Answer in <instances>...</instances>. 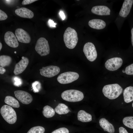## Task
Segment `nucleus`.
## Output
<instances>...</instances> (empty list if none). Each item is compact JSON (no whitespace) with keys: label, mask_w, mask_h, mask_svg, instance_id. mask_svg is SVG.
Instances as JSON below:
<instances>
[{"label":"nucleus","mask_w":133,"mask_h":133,"mask_svg":"<svg viewBox=\"0 0 133 133\" xmlns=\"http://www.w3.org/2000/svg\"><path fill=\"white\" fill-rule=\"evenodd\" d=\"M15 96L19 101L23 104H28L33 100L32 95L28 92L21 90H17L14 92Z\"/></svg>","instance_id":"nucleus-10"},{"label":"nucleus","mask_w":133,"mask_h":133,"mask_svg":"<svg viewBox=\"0 0 133 133\" xmlns=\"http://www.w3.org/2000/svg\"><path fill=\"white\" fill-rule=\"evenodd\" d=\"M14 80L15 81L14 84L16 86H19L21 84L22 81L21 79L17 77H15L14 78Z\"/></svg>","instance_id":"nucleus-31"},{"label":"nucleus","mask_w":133,"mask_h":133,"mask_svg":"<svg viewBox=\"0 0 133 133\" xmlns=\"http://www.w3.org/2000/svg\"><path fill=\"white\" fill-rule=\"evenodd\" d=\"M37 0H24L22 1V4L23 5L29 4Z\"/></svg>","instance_id":"nucleus-32"},{"label":"nucleus","mask_w":133,"mask_h":133,"mask_svg":"<svg viewBox=\"0 0 133 133\" xmlns=\"http://www.w3.org/2000/svg\"><path fill=\"white\" fill-rule=\"evenodd\" d=\"M45 129L40 126L34 127L31 128L27 133H44Z\"/></svg>","instance_id":"nucleus-26"},{"label":"nucleus","mask_w":133,"mask_h":133,"mask_svg":"<svg viewBox=\"0 0 133 133\" xmlns=\"http://www.w3.org/2000/svg\"><path fill=\"white\" fill-rule=\"evenodd\" d=\"M133 3V0H124L119 12V16L123 18L126 17L130 13Z\"/></svg>","instance_id":"nucleus-15"},{"label":"nucleus","mask_w":133,"mask_h":133,"mask_svg":"<svg viewBox=\"0 0 133 133\" xmlns=\"http://www.w3.org/2000/svg\"><path fill=\"white\" fill-rule=\"evenodd\" d=\"M4 102L9 106L14 108H18L20 106L18 101L11 96H6L5 98Z\"/></svg>","instance_id":"nucleus-21"},{"label":"nucleus","mask_w":133,"mask_h":133,"mask_svg":"<svg viewBox=\"0 0 133 133\" xmlns=\"http://www.w3.org/2000/svg\"><path fill=\"white\" fill-rule=\"evenodd\" d=\"M32 87L34 92H38L40 90L41 88L40 83L38 81H35L32 84Z\"/></svg>","instance_id":"nucleus-27"},{"label":"nucleus","mask_w":133,"mask_h":133,"mask_svg":"<svg viewBox=\"0 0 133 133\" xmlns=\"http://www.w3.org/2000/svg\"><path fill=\"white\" fill-rule=\"evenodd\" d=\"M12 59L10 56L3 55L0 56V66L2 67L9 66L11 63Z\"/></svg>","instance_id":"nucleus-24"},{"label":"nucleus","mask_w":133,"mask_h":133,"mask_svg":"<svg viewBox=\"0 0 133 133\" xmlns=\"http://www.w3.org/2000/svg\"><path fill=\"white\" fill-rule=\"evenodd\" d=\"M51 133H69V131L66 128L62 127L54 130Z\"/></svg>","instance_id":"nucleus-29"},{"label":"nucleus","mask_w":133,"mask_h":133,"mask_svg":"<svg viewBox=\"0 0 133 133\" xmlns=\"http://www.w3.org/2000/svg\"><path fill=\"white\" fill-rule=\"evenodd\" d=\"M6 71L5 69L1 66L0 67V74H3Z\"/></svg>","instance_id":"nucleus-36"},{"label":"nucleus","mask_w":133,"mask_h":133,"mask_svg":"<svg viewBox=\"0 0 133 133\" xmlns=\"http://www.w3.org/2000/svg\"><path fill=\"white\" fill-rule=\"evenodd\" d=\"M35 49L41 56L47 55L50 53V49L48 41L43 37H41L37 40Z\"/></svg>","instance_id":"nucleus-5"},{"label":"nucleus","mask_w":133,"mask_h":133,"mask_svg":"<svg viewBox=\"0 0 133 133\" xmlns=\"http://www.w3.org/2000/svg\"><path fill=\"white\" fill-rule=\"evenodd\" d=\"M79 75L75 72L68 71L62 73L57 77L58 82L62 84H66L71 83L77 80Z\"/></svg>","instance_id":"nucleus-6"},{"label":"nucleus","mask_w":133,"mask_h":133,"mask_svg":"<svg viewBox=\"0 0 133 133\" xmlns=\"http://www.w3.org/2000/svg\"><path fill=\"white\" fill-rule=\"evenodd\" d=\"M2 47V43L0 42V50H1Z\"/></svg>","instance_id":"nucleus-38"},{"label":"nucleus","mask_w":133,"mask_h":133,"mask_svg":"<svg viewBox=\"0 0 133 133\" xmlns=\"http://www.w3.org/2000/svg\"><path fill=\"white\" fill-rule=\"evenodd\" d=\"M59 15L61 17L63 20L65 19V16L63 12L62 11H60L59 13Z\"/></svg>","instance_id":"nucleus-35"},{"label":"nucleus","mask_w":133,"mask_h":133,"mask_svg":"<svg viewBox=\"0 0 133 133\" xmlns=\"http://www.w3.org/2000/svg\"><path fill=\"white\" fill-rule=\"evenodd\" d=\"M61 97L64 100L71 102H78L82 100L84 96L83 92L76 90H65L61 94Z\"/></svg>","instance_id":"nucleus-3"},{"label":"nucleus","mask_w":133,"mask_h":133,"mask_svg":"<svg viewBox=\"0 0 133 133\" xmlns=\"http://www.w3.org/2000/svg\"><path fill=\"white\" fill-rule=\"evenodd\" d=\"M48 24L50 27H55L57 23H54V21L50 19L48 21Z\"/></svg>","instance_id":"nucleus-33"},{"label":"nucleus","mask_w":133,"mask_h":133,"mask_svg":"<svg viewBox=\"0 0 133 133\" xmlns=\"http://www.w3.org/2000/svg\"><path fill=\"white\" fill-rule=\"evenodd\" d=\"M16 37L12 32H6L4 35V40L6 44L9 46L13 48L17 47L19 44Z\"/></svg>","instance_id":"nucleus-13"},{"label":"nucleus","mask_w":133,"mask_h":133,"mask_svg":"<svg viewBox=\"0 0 133 133\" xmlns=\"http://www.w3.org/2000/svg\"><path fill=\"white\" fill-rule=\"evenodd\" d=\"M64 41L66 47L72 49L76 46L78 41L77 33L73 29L69 27L67 28L63 35Z\"/></svg>","instance_id":"nucleus-1"},{"label":"nucleus","mask_w":133,"mask_h":133,"mask_svg":"<svg viewBox=\"0 0 133 133\" xmlns=\"http://www.w3.org/2000/svg\"><path fill=\"white\" fill-rule=\"evenodd\" d=\"M29 63V60L26 57L22 56V59L15 65L13 72L15 75L22 73L26 69Z\"/></svg>","instance_id":"nucleus-14"},{"label":"nucleus","mask_w":133,"mask_h":133,"mask_svg":"<svg viewBox=\"0 0 133 133\" xmlns=\"http://www.w3.org/2000/svg\"><path fill=\"white\" fill-rule=\"evenodd\" d=\"M123 124L127 127L133 129V116L125 117L123 120Z\"/></svg>","instance_id":"nucleus-25"},{"label":"nucleus","mask_w":133,"mask_h":133,"mask_svg":"<svg viewBox=\"0 0 133 133\" xmlns=\"http://www.w3.org/2000/svg\"><path fill=\"white\" fill-rule=\"evenodd\" d=\"M93 14L101 16H107L110 15L111 10L107 6L98 5L93 7L91 10Z\"/></svg>","instance_id":"nucleus-11"},{"label":"nucleus","mask_w":133,"mask_h":133,"mask_svg":"<svg viewBox=\"0 0 133 133\" xmlns=\"http://www.w3.org/2000/svg\"><path fill=\"white\" fill-rule=\"evenodd\" d=\"M0 113L3 118L8 123L13 124L16 122V113L11 107L6 105H3L0 108Z\"/></svg>","instance_id":"nucleus-4"},{"label":"nucleus","mask_w":133,"mask_h":133,"mask_svg":"<svg viewBox=\"0 0 133 133\" xmlns=\"http://www.w3.org/2000/svg\"><path fill=\"white\" fill-rule=\"evenodd\" d=\"M99 123L104 131L110 133H113L115 132L113 125L105 118H102L100 119L99 121Z\"/></svg>","instance_id":"nucleus-18"},{"label":"nucleus","mask_w":133,"mask_h":133,"mask_svg":"<svg viewBox=\"0 0 133 133\" xmlns=\"http://www.w3.org/2000/svg\"><path fill=\"white\" fill-rule=\"evenodd\" d=\"M83 52L87 59L93 62L96 59L97 54L94 45L91 42H88L84 45L83 49Z\"/></svg>","instance_id":"nucleus-7"},{"label":"nucleus","mask_w":133,"mask_h":133,"mask_svg":"<svg viewBox=\"0 0 133 133\" xmlns=\"http://www.w3.org/2000/svg\"><path fill=\"white\" fill-rule=\"evenodd\" d=\"M55 112L59 115L65 114L70 111L68 107L65 104L59 103L54 109Z\"/></svg>","instance_id":"nucleus-22"},{"label":"nucleus","mask_w":133,"mask_h":133,"mask_svg":"<svg viewBox=\"0 0 133 133\" xmlns=\"http://www.w3.org/2000/svg\"><path fill=\"white\" fill-rule=\"evenodd\" d=\"M88 25L91 28L100 30L103 29L106 26V23L104 20L99 19H94L90 20Z\"/></svg>","instance_id":"nucleus-16"},{"label":"nucleus","mask_w":133,"mask_h":133,"mask_svg":"<svg viewBox=\"0 0 133 133\" xmlns=\"http://www.w3.org/2000/svg\"><path fill=\"white\" fill-rule=\"evenodd\" d=\"M132 106L133 107V102L132 103Z\"/></svg>","instance_id":"nucleus-40"},{"label":"nucleus","mask_w":133,"mask_h":133,"mask_svg":"<svg viewBox=\"0 0 133 133\" xmlns=\"http://www.w3.org/2000/svg\"><path fill=\"white\" fill-rule=\"evenodd\" d=\"M122 72L123 73H125V71H124V70H123Z\"/></svg>","instance_id":"nucleus-39"},{"label":"nucleus","mask_w":133,"mask_h":133,"mask_svg":"<svg viewBox=\"0 0 133 133\" xmlns=\"http://www.w3.org/2000/svg\"><path fill=\"white\" fill-rule=\"evenodd\" d=\"M125 72L127 75H133V63L126 67Z\"/></svg>","instance_id":"nucleus-28"},{"label":"nucleus","mask_w":133,"mask_h":133,"mask_svg":"<svg viewBox=\"0 0 133 133\" xmlns=\"http://www.w3.org/2000/svg\"><path fill=\"white\" fill-rule=\"evenodd\" d=\"M131 42L132 45L133 47V27L132 28L131 30Z\"/></svg>","instance_id":"nucleus-37"},{"label":"nucleus","mask_w":133,"mask_h":133,"mask_svg":"<svg viewBox=\"0 0 133 133\" xmlns=\"http://www.w3.org/2000/svg\"><path fill=\"white\" fill-rule=\"evenodd\" d=\"M8 17L6 14L1 9L0 10V20L2 21L6 20Z\"/></svg>","instance_id":"nucleus-30"},{"label":"nucleus","mask_w":133,"mask_h":133,"mask_svg":"<svg viewBox=\"0 0 133 133\" xmlns=\"http://www.w3.org/2000/svg\"><path fill=\"white\" fill-rule=\"evenodd\" d=\"M16 14L20 17L23 18H32L34 16L33 12L30 9L25 7H21L16 9Z\"/></svg>","instance_id":"nucleus-17"},{"label":"nucleus","mask_w":133,"mask_h":133,"mask_svg":"<svg viewBox=\"0 0 133 133\" xmlns=\"http://www.w3.org/2000/svg\"><path fill=\"white\" fill-rule=\"evenodd\" d=\"M119 133H128L127 130L122 127L119 128Z\"/></svg>","instance_id":"nucleus-34"},{"label":"nucleus","mask_w":133,"mask_h":133,"mask_svg":"<svg viewBox=\"0 0 133 133\" xmlns=\"http://www.w3.org/2000/svg\"><path fill=\"white\" fill-rule=\"evenodd\" d=\"M122 63V60L121 58L115 57L108 60L105 63V66L107 70L114 71L119 68Z\"/></svg>","instance_id":"nucleus-9"},{"label":"nucleus","mask_w":133,"mask_h":133,"mask_svg":"<svg viewBox=\"0 0 133 133\" xmlns=\"http://www.w3.org/2000/svg\"><path fill=\"white\" fill-rule=\"evenodd\" d=\"M14 53H16V51H15V52H14Z\"/></svg>","instance_id":"nucleus-41"},{"label":"nucleus","mask_w":133,"mask_h":133,"mask_svg":"<svg viewBox=\"0 0 133 133\" xmlns=\"http://www.w3.org/2000/svg\"><path fill=\"white\" fill-rule=\"evenodd\" d=\"M78 120L82 122H88L92 119V116L83 110H80L77 114Z\"/></svg>","instance_id":"nucleus-20"},{"label":"nucleus","mask_w":133,"mask_h":133,"mask_svg":"<svg viewBox=\"0 0 133 133\" xmlns=\"http://www.w3.org/2000/svg\"><path fill=\"white\" fill-rule=\"evenodd\" d=\"M15 34L17 40L20 42L28 43L31 41V37L29 33L21 28H17L15 30Z\"/></svg>","instance_id":"nucleus-12"},{"label":"nucleus","mask_w":133,"mask_h":133,"mask_svg":"<svg viewBox=\"0 0 133 133\" xmlns=\"http://www.w3.org/2000/svg\"><path fill=\"white\" fill-rule=\"evenodd\" d=\"M123 89L118 84L115 83L104 86L102 90L104 96L110 100L118 97L122 93Z\"/></svg>","instance_id":"nucleus-2"},{"label":"nucleus","mask_w":133,"mask_h":133,"mask_svg":"<svg viewBox=\"0 0 133 133\" xmlns=\"http://www.w3.org/2000/svg\"><path fill=\"white\" fill-rule=\"evenodd\" d=\"M42 113L45 117L47 118H50L53 117L54 115L55 111L50 106L46 105L43 107Z\"/></svg>","instance_id":"nucleus-23"},{"label":"nucleus","mask_w":133,"mask_h":133,"mask_svg":"<svg viewBox=\"0 0 133 133\" xmlns=\"http://www.w3.org/2000/svg\"><path fill=\"white\" fill-rule=\"evenodd\" d=\"M124 101L130 103L133 101V87L129 86L126 88L123 93Z\"/></svg>","instance_id":"nucleus-19"},{"label":"nucleus","mask_w":133,"mask_h":133,"mask_svg":"<svg viewBox=\"0 0 133 133\" xmlns=\"http://www.w3.org/2000/svg\"><path fill=\"white\" fill-rule=\"evenodd\" d=\"M39 70L40 74L41 75L48 78H51L58 74L60 72V69L57 66H50L43 67Z\"/></svg>","instance_id":"nucleus-8"}]
</instances>
